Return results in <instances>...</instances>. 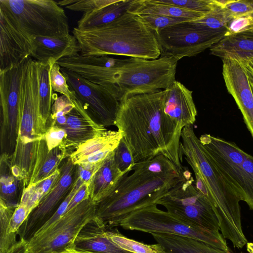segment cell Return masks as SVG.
I'll return each mask as SVG.
<instances>
[{"mask_svg":"<svg viewBox=\"0 0 253 253\" xmlns=\"http://www.w3.org/2000/svg\"><path fill=\"white\" fill-rule=\"evenodd\" d=\"M68 157L61 146L49 150L43 138L39 142L37 158L29 184L43 180L55 172L63 160Z\"/></svg>","mask_w":253,"mask_h":253,"instance_id":"27","label":"cell"},{"mask_svg":"<svg viewBox=\"0 0 253 253\" xmlns=\"http://www.w3.org/2000/svg\"><path fill=\"white\" fill-rule=\"evenodd\" d=\"M25 188L23 180L13 173L10 158L0 155V203L15 209L20 204Z\"/></svg>","mask_w":253,"mask_h":253,"instance_id":"25","label":"cell"},{"mask_svg":"<svg viewBox=\"0 0 253 253\" xmlns=\"http://www.w3.org/2000/svg\"><path fill=\"white\" fill-rule=\"evenodd\" d=\"M126 230L152 233H168L194 238L215 248L230 252L225 238L219 231L210 230L189 223L157 205L137 210L127 215L120 224Z\"/></svg>","mask_w":253,"mask_h":253,"instance_id":"8","label":"cell"},{"mask_svg":"<svg viewBox=\"0 0 253 253\" xmlns=\"http://www.w3.org/2000/svg\"><path fill=\"white\" fill-rule=\"evenodd\" d=\"M183 9L206 14L217 6L216 0H163Z\"/></svg>","mask_w":253,"mask_h":253,"instance_id":"39","label":"cell"},{"mask_svg":"<svg viewBox=\"0 0 253 253\" xmlns=\"http://www.w3.org/2000/svg\"><path fill=\"white\" fill-rule=\"evenodd\" d=\"M217 6L203 17L193 20L196 25L214 31H226L229 19L216 0Z\"/></svg>","mask_w":253,"mask_h":253,"instance_id":"34","label":"cell"},{"mask_svg":"<svg viewBox=\"0 0 253 253\" xmlns=\"http://www.w3.org/2000/svg\"><path fill=\"white\" fill-rule=\"evenodd\" d=\"M20 29L30 38L69 34L65 10L53 0H0Z\"/></svg>","mask_w":253,"mask_h":253,"instance_id":"7","label":"cell"},{"mask_svg":"<svg viewBox=\"0 0 253 253\" xmlns=\"http://www.w3.org/2000/svg\"><path fill=\"white\" fill-rule=\"evenodd\" d=\"M61 71L76 98L89 117L97 124L115 126L120 102L103 87L61 67Z\"/></svg>","mask_w":253,"mask_h":253,"instance_id":"13","label":"cell"},{"mask_svg":"<svg viewBox=\"0 0 253 253\" xmlns=\"http://www.w3.org/2000/svg\"><path fill=\"white\" fill-rule=\"evenodd\" d=\"M66 135L64 129L55 125L46 126L43 138L49 150L60 146L65 139Z\"/></svg>","mask_w":253,"mask_h":253,"instance_id":"43","label":"cell"},{"mask_svg":"<svg viewBox=\"0 0 253 253\" xmlns=\"http://www.w3.org/2000/svg\"><path fill=\"white\" fill-rule=\"evenodd\" d=\"M19 130L14 152L10 158L13 174L29 185L34 170L40 141L46 126L40 112L37 61L30 58L20 87Z\"/></svg>","mask_w":253,"mask_h":253,"instance_id":"6","label":"cell"},{"mask_svg":"<svg viewBox=\"0 0 253 253\" xmlns=\"http://www.w3.org/2000/svg\"><path fill=\"white\" fill-rule=\"evenodd\" d=\"M96 205L88 197L64 213L46 229L28 241L29 253H58L72 249L82 229L96 216Z\"/></svg>","mask_w":253,"mask_h":253,"instance_id":"10","label":"cell"},{"mask_svg":"<svg viewBox=\"0 0 253 253\" xmlns=\"http://www.w3.org/2000/svg\"><path fill=\"white\" fill-rule=\"evenodd\" d=\"M151 234L166 253H231L190 237L168 233Z\"/></svg>","mask_w":253,"mask_h":253,"instance_id":"26","label":"cell"},{"mask_svg":"<svg viewBox=\"0 0 253 253\" xmlns=\"http://www.w3.org/2000/svg\"><path fill=\"white\" fill-rule=\"evenodd\" d=\"M72 101L74 107L67 114L66 123L61 127L66 135L60 146L65 150L68 157L80 145L107 130L89 117L76 98Z\"/></svg>","mask_w":253,"mask_h":253,"instance_id":"19","label":"cell"},{"mask_svg":"<svg viewBox=\"0 0 253 253\" xmlns=\"http://www.w3.org/2000/svg\"><path fill=\"white\" fill-rule=\"evenodd\" d=\"M164 90L130 96L120 102L115 126L135 163L163 155L179 169L180 139L164 111Z\"/></svg>","mask_w":253,"mask_h":253,"instance_id":"1","label":"cell"},{"mask_svg":"<svg viewBox=\"0 0 253 253\" xmlns=\"http://www.w3.org/2000/svg\"><path fill=\"white\" fill-rule=\"evenodd\" d=\"M133 0H117L111 4L84 13L78 21L77 28L88 30L109 24L127 11Z\"/></svg>","mask_w":253,"mask_h":253,"instance_id":"29","label":"cell"},{"mask_svg":"<svg viewBox=\"0 0 253 253\" xmlns=\"http://www.w3.org/2000/svg\"><path fill=\"white\" fill-rule=\"evenodd\" d=\"M230 21L253 12V0H218Z\"/></svg>","mask_w":253,"mask_h":253,"instance_id":"36","label":"cell"},{"mask_svg":"<svg viewBox=\"0 0 253 253\" xmlns=\"http://www.w3.org/2000/svg\"><path fill=\"white\" fill-rule=\"evenodd\" d=\"M138 16L154 32L180 22L190 21L183 19L155 15H141Z\"/></svg>","mask_w":253,"mask_h":253,"instance_id":"40","label":"cell"},{"mask_svg":"<svg viewBox=\"0 0 253 253\" xmlns=\"http://www.w3.org/2000/svg\"><path fill=\"white\" fill-rule=\"evenodd\" d=\"M178 60L162 56L155 59L130 57L114 67H105L98 84L120 102L135 95L169 87L175 80Z\"/></svg>","mask_w":253,"mask_h":253,"instance_id":"5","label":"cell"},{"mask_svg":"<svg viewBox=\"0 0 253 253\" xmlns=\"http://www.w3.org/2000/svg\"><path fill=\"white\" fill-rule=\"evenodd\" d=\"M253 29V12L232 19L227 25L225 36Z\"/></svg>","mask_w":253,"mask_h":253,"instance_id":"41","label":"cell"},{"mask_svg":"<svg viewBox=\"0 0 253 253\" xmlns=\"http://www.w3.org/2000/svg\"><path fill=\"white\" fill-rule=\"evenodd\" d=\"M5 253H29L28 241L23 238H20Z\"/></svg>","mask_w":253,"mask_h":253,"instance_id":"47","label":"cell"},{"mask_svg":"<svg viewBox=\"0 0 253 253\" xmlns=\"http://www.w3.org/2000/svg\"><path fill=\"white\" fill-rule=\"evenodd\" d=\"M127 12L137 15H155L193 21L205 14L166 3L163 0H133Z\"/></svg>","mask_w":253,"mask_h":253,"instance_id":"24","label":"cell"},{"mask_svg":"<svg viewBox=\"0 0 253 253\" xmlns=\"http://www.w3.org/2000/svg\"><path fill=\"white\" fill-rule=\"evenodd\" d=\"M113 155L115 163L121 171L126 174L132 171L135 163L129 147L123 138L114 150Z\"/></svg>","mask_w":253,"mask_h":253,"instance_id":"37","label":"cell"},{"mask_svg":"<svg viewBox=\"0 0 253 253\" xmlns=\"http://www.w3.org/2000/svg\"><path fill=\"white\" fill-rule=\"evenodd\" d=\"M31 57L39 62L53 63L68 57L77 56L81 48L77 39L70 34L63 36L30 38Z\"/></svg>","mask_w":253,"mask_h":253,"instance_id":"20","label":"cell"},{"mask_svg":"<svg viewBox=\"0 0 253 253\" xmlns=\"http://www.w3.org/2000/svg\"><path fill=\"white\" fill-rule=\"evenodd\" d=\"M110 239L121 248L132 253H166L163 247L158 243L147 244L129 239L117 230H107Z\"/></svg>","mask_w":253,"mask_h":253,"instance_id":"32","label":"cell"},{"mask_svg":"<svg viewBox=\"0 0 253 253\" xmlns=\"http://www.w3.org/2000/svg\"><path fill=\"white\" fill-rule=\"evenodd\" d=\"M179 169L163 155L135 163L130 174L124 175L115 187L96 203V217L106 227L120 225L127 215L157 202L185 177Z\"/></svg>","mask_w":253,"mask_h":253,"instance_id":"2","label":"cell"},{"mask_svg":"<svg viewBox=\"0 0 253 253\" xmlns=\"http://www.w3.org/2000/svg\"><path fill=\"white\" fill-rule=\"evenodd\" d=\"M104 161L96 164H79L77 166V177L83 183H90L93 175Z\"/></svg>","mask_w":253,"mask_h":253,"instance_id":"45","label":"cell"},{"mask_svg":"<svg viewBox=\"0 0 253 253\" xmlns=\"http://www.w3.org/2000/svg\"><path fill=\"white\" fill-rule=\"evenodd\" d=\"M58 253H86L77 251L73 249H69Z\"/></svg>","mask_w":253,"mask_h":253,"instance_id":"50","label":"cell"},{"mask_svg":"<svg viewBox=\"0 0 253 253\" xmlns=\"http://www.w3.org/2000/svg\"><path fill=\"white\" fill-rule=\"evenodd\" d=\"M118 168L113 152L104 161L89 185V197L96 203L108 195L125 175Z\"/></svg>","mask_w":253,"mask_h":253,"instance_id":"23","label":"cell"},{"mask_svg":"<svg viewBox=\"0 0 253 253\" xmlns=\"http://www.w3.org/2000/svg\"><path fill=\"white\" fill-rule=\"evenodd\" d=\"M89 183H86L82 184L70 201L66 212L70 211L83 201L89 197Z\"/></svg>","mask_w":253,"mask_h":253,"instance_id":"46","label":"cell"},{"mask_svg":"<svg viewBox=\"0 0 253 253\" xmlns=\"http://www.w3.org/2000/svg\"><path fill=\"white\" fill-rule=\"evenodd\" d=\"M31 211L26 206L19 204L15 209L10 219V232L13 234H18V232L28 218Z\"/></svg>","mask_w":253,"mask_h":253,"instance_id":"44","label":"cell"},{"mask_svg":"<svg viewBox=\"0 0 253 253\" xmlns=\"http://www.w3.org/2000/svg\"><path fill=\"white\" fill-rule=\"evenodd\" d=\"M165 91V113L174 125L177 137L180 139L184 127L193 125L196 121L197 111L193 92L177 81Z\"/></svg>","mask_w":253,"mask_h":253,"instance_id":"18","label":"cell"},{"mask_svg":"<svg viewBox=\"0 0 253 253\" xmlns=\"http://www.w3.org/2000/svg\"><path fill=\"white\" fill-rule=\"evenodd\" d=\"M247 250L249 253H253V243H247Z\"/></svg>","mask_w":253,"mask_h":253,"instance_id":"51","label":"cell"},{"mask_svg":"<svg viewBox=\"0 0 253 253\" xmlns=\"http://www.w3.org/2000/svg\"><path fill=\"white\" fill-rule=\"evenodd\" d=\"M161 56L179 60L196 56L218 42L226 31H214L195 24L193 21L180 22L154 32Z\"/></svg>","mask_w":253,"mask_h":253,"instance_id":"11","label":"cell"},{"mask_svg":"<svg viewBox=\"0 0 253 253\" xmlns=\"http://www.w3.org/2000/svg\"><path fill=\"white\" fill-rule=\"evenodd\" d=\"M60 175L59 168L48 177L29 184L24 190L20 204L28 208L31 212L54 186Z\"/></svg>","mask_w":253,"mask_h":253,"instance_id":"31","label":"cell"},{"mask_svg":"<svg viewBox=\"0 0 253 253\" xmlns=\"http://www.w3.org/2000/svg\"><path fill=\"white\" fill-rule=\"evenodd\" d=\"M117 0H78L66 7L67 9L85 13L91 12L115 2Z\"/></svg>","mask_w":253,"mask_h":253,"instance_id":"42","label":"cell"},{"mask_svg":"<svg viewBox=\"0 0 253 253\" xmlns=\"http://www.w3.org/2000/svg\"><path fill=\"white\" fill-rule=\"evenodd\" d=\"M242 200L253 210V156L247 153L243 164Z\"/></svg>","mask_w":253,"mask_h":253,"instance_id":"35","label":"cell"},{"mask_svg":"<svg viewBox=\"0 0 253 253\" xmlns=\"http://www.w3.org/2000/svg\"><path fill=\"white\" fill-rule=\"evenodd\" d=\"M247 32H250V33H251L253 34V30H250V31H247Z\"/></svg>","mask_w":253,"mask_h":253,"instance_id":"52","label":"cell"},{"mask_svg":"<svg viewBox=\"0 0 253 253\" xmlns=\"http://www.w3.org/2000/svg\"><path fill=\"white\" fill-rule=\"evenodd\" d=\"M60 175L51 190L32 211L20 228V238L28 241L55 213L72 189L77 179V166L70 157L65 158L59 167Z\"/></svg>","mask_w":253,"mask_h":253,"instance_id":"14","label":"cell"},{"mask_svg":"<svg viewBox=\"0 0 253 253\" xmlns=\"http://www.w3.org/2000/svg\"><path fill=\"white\" fill-rule=\"evenodd\" d=\"M31 52L30 37L0 7V71L21 63L31 57Z\"/></svg>","mask_w":253,"mask_h":253,"instance_id":"17","label":"cell"},{"mask_svg":"<svg viewBox=\"0 0 253 253\" xmlns=\"http://www.w3.org/2000/svg\"><path fill=\"white\" fill-rule=\"evenodd\" d=\"M158 205L186 222L210 230H219V221L210 202L197 188L188 169L184 178L163 196Z\"/></svg>","mask_w":253,"mask_h":253,"instance_id":"9","label":"cell"},{"mask_svg":"<svg viewBox=\"0 0 253 253\" xmlns=\"http://www.w3.org/2000/svg\"><path fill=\"white\" fill-rule=\"evenodd\" d=\"M37 61L40 112L42 121L46 126L53 104L58 97L53 91L50 80V71L54 63Z\"/></svg>","mask_w":253,"mask_h":253,"instance_id":"30","label":"cell"},{"mask_svg":"<svg viewBox=\"0 0 253 253\" xmlns=\"http://www.w3.org/2000/svg\"><path fill=\"white\" fill-rule=\"evenodd\" d=\"M77 0H64L56 2L59 6H65L66 7L75 3Z\"/></svg>","mask_w":253,"mask_h":253,"instance_id":"49","label":"cell"},{"mask_svg":"<svg viewBox=\"0 0 253 253\" xmlns=\"http://www.w3.org/2000/svg\"><path fill=\"white\" fill-rule=\"evenodd\" d=\"M239 59L247 74L250 83L253 84V58H244Z\"/></svg>","mask_w":253,"mask_h":253,"instance_id":"48","label":"cell"},{"mask_svg":"<svg viewBox=\"0 0 253 253\" xmlns=\"http://www.w3.org/2000/svg\"><path fill=\"white\" fill-rule=\"evenodd\" d=\"M221 59L227 91L235 100L253 137V92L249 78L238 58L226 56Z\"/></svg>","mask_w":253,"mask_h":253,"instance_id":"16","label":"cell"},{"mask_svg":"<svg viewBox=\"0 0 253 253\" xmlns=\"http://www.w3.org/2000/svg\"><path fill=\"white\" fill-rule=\"evenodd\" d=\"M199 139L213 165L242 201V173L247 153L235 143L209 134L202 135Z\"/></svg>","mask_w":253,"mask_h":253,"instance_id":"15","label":"cell"},{"mask_svg":"<svg viewBox=\"0 0 253 253\" xmlns=\"http://www.w3.org/2000/svg\"><path fill=\"white\" fill-rule=\"evenodd\" d=\"M122 138L118 130H107L80 145L69 157L76 165L99 163L114 151Z\"/></svg>","mask_w":253,"mask_h":253,"instance_id":"21","label":"cell"},{"mask_svg":"<svg viewBox=\"0 0 253 253\" xmlns=\"http://www.w3.org/2000/svg\"><path fill=\"white\" fill-rule=\"evenodd\" d=\"M83 56H128L155 59L161 56L155 34L137 15L126 12L106 25L72 31Z\"/></svg>","mask_w":253,"mask_h":253,"instance_id":"4","label":"cell"},{"mask_svg":"<svg viewBox=\"0 0 253 253\" xmlns=\"http://www.w3.org/2000/svg\"><path fill=\"white\" fill-rule=\"evenodd\" d=\"M179 153L182 158L184 156L194 172L196 187L210 202L223 237L235 247L242 249L247 239L242 227L239 204L241 200L208 156L193 125L182 130Z\"/></svg>","mask_w":253,"mask_h":253,"instance_id":"3","label":"cell"},{"mask_svg":"<svg viewBox=\"0 0 253 253\" xmlns=\"http://www.w3.org/2000/svg\"><path fill=\"white\" fill-rule=\"evenodd\" d=\"M210 50L211 54L221 59L226 56L253 58V34L244 32L225 36Z\"/></svg>","mask_w":253,"mask_h":253,"instance_id":"28","label":"cell"},{"mask_svg":"<svg viewBox=\"0 0 253 253\" xmlns=\"http://www.w3.org/2000/svg\"><path fill=\"white\" fill-rule=\"evenodd\" d=\"M27 65L24 61L0 71L1 154L11 158L17 144L20 116V87Z\"/></svg>","mask_w":253,"mask_h":253,"instance_id":"12","label":"cell"},{"mask_svg":"<svg viewBox=\"0 0 253 253\" xmlns=\"http://www.w3.org/2000/svg\"><path fill=\"white\" fill-rule=\"evenodd\" d=\"M50 80L54 92H58L72 101L76 96L71 91L67 80L61 71V67L57 62L54 63L50 71Z\"/></svg>","mask_w":253,"mask_h":253,"instance_id":"38","label":"cell"},{"mask_svg":"<svg viewBox=\"0 0 253 253\" xmlns=\"http://www.w3.org/2000/svg\"><path fill=\"white\" fill-rule=\"evenodd\" d=\"M107 230L95 216L82 229L72 249L86 253H132L114 243L107 235Z\"/></svg>","mask_w":253,"mask_h":253,"instance_id":"22","label":"cell"},{"mask_svg":"<svg viewBox=\"0 0 253 253\" xmlns=\"http://www.w3.org/2000/svg\"><path fill=\"white\" fill-rule=\"evenodd\" d=\"M14 210L0 203V253H5L17 242V235L11 233L9 228Z\"/></svg>","mask_w":253,"mask_h":253,"instance_id":"33","label":"cell"}]
</instances>
